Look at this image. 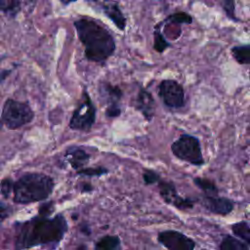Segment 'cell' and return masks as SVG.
<instances>
[{
  "instance_id": "obj_1",
  "label": "cell",
  "mask_w": 250,
  "mask_h": 250,
  "mask_svg": "<svg viewBox=\"0 0 250 250\" xmlns=\"http://www.w3.org/2000/svg\"><path fill=\"white\" fill-rule=\"evenodd\" d=\"M14 229L15 250H25L36 246L56 249L63 239L68 225L62 213L54 217L38 214L32 219L14 224Z\"/></svg>"
},
{
  "instance_id": "obj_2",
  "label": "cell",
  "mask_w": 250,
  "mask_h": 250,
  "mask_svg": "<svg viewBox=\"0 0 250 250\" xmlns=\"http://www.w3.org/2000/svg\"><path fill=\"white\" fill-rule=\"evenodd\" d=\"M74 26L89 61L102 62L114 53L116 45L113 37L96 21L82 18L74 21Z\"/></svg>"
},
{
  "instance_id": "obj_3",
  "label": "cell",
  "mask_w": 250,
  "mask_h": 250,
  "mask_svg": "<svg viewBox=\"0 0 250 250\" xmlns=\"http://www.w3.org/2000/svg\"><path fill=\"white\" fill-rule=\"evenodd\" d=\"M54 188V179L49 175L38 172L25 173L14 183L13 201L17 204L44 201L52 194Z\"/></svg>"
},
{
  "instance_id": "obj_4",
  "label": "cell",
  "mask_w": 250,
  "mask_h": 250,
  "mask_svg": "<svg viewBox=\"0 0 250 250\" xmlns=\"http://www.w3.org/2000/svg\"><path fill=\"white\" fill-rule=\"evenodd\" d=\"M1 118L8 129L15 130L30 123L34 118V112L26 103L7 99L3 104Z\"/></svg>"
},
{
  "instance_id": "obj_5",
  "label": "cell",
  "mask_w": 250,
  "mask_h": 250,
  "mask_svg": "<svg viewBox=\"0 0 250 250\" xmlns=\"http://www.w3.org/2000/svg\"><path fill=\"white\" fill-rule=\"evenodd\" d=\"M172 153L180 160L195 166L204 164L199 140L191 135H182L171 145Z\"/></svg>"
},
{
  "instance_id": "obj_6",
  "label": "cell",
  "mask_w": 250,
  "mask_h": 250,
  "mask_svg": "<svg viewBox=\"0 0 250 250\" xmlns=\"http://www.w3.org/2000/svg\"><path fill=\"white\" fill-rule=\"evenodd\" d=\"M96 120V107L86 90L83 91L82 100L74 110L68 126L72 130L88 132Z\"/></svg>"
},
{
  "instance_id": "obj_7",
  "label": "cell",
  "mask_w": 250,
  "mask_h": 250,
  "mask_svg": "<svg viewBox=\"0 0 250 250\" xmlns=\"http://www.w3.org/2000/svg\"><path fill=\"white\" fill-rule=\"evenodd\" d=\"M158 95L164 104L171 108H179L185 104L183 86L175 80L166 79L158 86Z\"/></svg>"
},
{
  "instance_id": "obj_8",
  "label": "cell",
  "mask_w": 250,
  "mask_h": 250,
  "mask_svg": "<svg viewBox=\"0 0 250 250\" xmlns=\"http://www.w3.org/2000/svg\"><path fill=\"white\" fill-rule=\"evenodd\" d=\"M157 241L167 250H194L195 241L185 233L166 229L158 232Z\"/></svg>"
},
{
  "instance_id": "obj_9",
  "label": "cell",
  "mask_w": 250,
  "mask_h": 250,
  "mask_svg": "<svg viewBox=\"0 0 250 250\" xmlns=\"http://www.w3.org/2000/svg\"><path fill=\"white\" fill-rule=\"evenodd\" d=\"M99 93L103 101L107 104L105 110L106 117H117L121 113L120 100L122 97V91L118 86L111 85L107 82H101L99 85Z\"/></svg>"
},
{
  "instance_id": "obj_10",
  "label": "cell",
  "mask_w": 250,
  "mask_h": 250,
  "mask_svg": "<svg viewBox=\"0 0 250 250\" xmlns=\"http://www.w3.org/2000/svg\"><path fill=\"white\" fill-rule=\"evenodd\" d=\"M158 190L161 198L167 204H171L177 209L188 210L194 205V200L188 197H182L178 194L173 182L160 180L158 183Z\"/></svg>"
},
{
  "instance_id": "obj_11",
  "label": "cell",
  "mask_w": 250,
  "mask_h": 250,
  "mask_svg": "<svg viewBox=\"0 0 250 250\" xmlns=\"http://www.w3.org/2000/svg\"><path fill=\"white\" fill-rule=\"evenodd\" d=\"M94 2L96 5L100 6L103 10V13L109 18L112 22L120 29L124 30L126 26V19L121 13V10L118 6L117 0H89Z\"/></svg>"
},
{
  "instance_id": "obj_12",
  "label": "cell",
  "mask_w": 250,
  "mask_h": 250,
  "mask_svg": "<svg viewBox=\"0 0 250 250\" xmlns=\"http://www.w3.org/2000/svg\"><path fill=\"white\" fill-rule=\"evenodd\" d=\"M202 205L208 211L217 215H228L233 209V202L226 197L204 195Z\"/></svg>"
},
{
  "instance_id": "obj_13",
  "label": "cell",
  "mask_w": 250,
  "mask_h": 250,
  "mask_svg": "<svg viewBox=\"0 0 250 250\" xmlns=\"http://www.w3.org/2000/svg\"><path fill=\"white\" fill-rule=\"evenodd\" d=\"M136 107L147 121H150L155 113V102L152 95L146 90L141 89L136 100Z\"/></svg>"
},
{
  "instance_id": "obj_14",
  "label": "cell",
  "mask_w": 250,
  "mask_h": 250,
  "mask_svg": "<svg viewBox=\"0 0 250 250\" xmlns=\"http://www.w3.org/2000/svg\"><path fill=\"white\" fill-rule=\"evenodd\" d=\"M64 158L70 164L71 168L78 171L82 169L85 165L88 164L90 160V154L87 153L84 149L78 146H71L67 148Z\"/></svg>"
},
{
  "instance_id": "obj_15",
  "label": "cell",
  "mask_w": 250,
  "mask_h": 250,
  "mask_svg": "<svg viewBox=\"0 0 250 250\" xmlns=\"http://www.w3.org/2000/svg\"><path fill=\"white\" fill-rule=\"evenodd\" d=\"M94 250H121V240L118 235H104L99 238Z\"/></svg>"
},
{
  "instance_id": "obj_16",
  "label": "cell",
  "mask_w": 250,
  "mask_h": 250,
  "mask_svg": "<svg viewBox=\"0 0 250 250\" xmlns=\"http://www.w3.org/2000/svg\"><path fill=\"white\" fill-rule=\"evenodd\" d=\"M219 250H249L247 243L231 235H225L222 239Z\"/></svg>"
},
{
  "instance_id": "obj_17",
  "label": "cell",
  "mask_w": 250,
  "mask_h": 250,
  "mask_svg": "<svg viewBox=\"0 0 250 250\" xmlns=\"http://www.w3.org/2000/svg\"><path fill=\"white\" fill-rule=\"evenodd\" d=\"M193 184L204 192V195H207V196L218 195V188L216 185L209 179L196 177L193 179Z\"/></svg>"
},
{
  "instance_id": "obj_18",
  "label": "cell",
  "mask_w": 250,
  "mask_h": 250,
  "mask_svg": "<svg viewBox=\"0 0 250 250\" xmlns=\"http://www.w3.org/2000/svg\"><path fill=\"white\" fill-rule=\"evenodd\" d=\"M230 52L239 64H250V45L235 46L231 48Z\"/></svg>"
},
{
  "instance_id": "obj_19",
  "label": "cell",
  "mask_w": 250,
  "mask_h": 250,
  "mask_svg": "<svg viewBox=\"0 0 250 250\" xmlns=\"http://www.w3.org/2000/svg\"><path fill=\"white\" fill-rule=\"evenodd\" d=\"M232 232L244 240L250 246V225L246 222H238L231 226Z\"/></svg>"
},
{
  "instance_id": "obj_20",
  "label": "cell",
  "mask_w": 250,
  "mask_h": 250,
  "mask_svg": "<svg viewBox=\"0 0 250 250\" xmlns=\"http://www.w3.org/2000/svg\"><path fill=\"white\" fill-rule=\"evenodd\" d=\"M21 0H0V10L7 16L15 17L21 8Z\"/></svg>"
},
{
  "instance_id": "obj_21",
  "label": "cell",
  "mask_w": 250,
  "mask_h": 250,
  "mask_svg": "<svg viewBox=\"0 0 250 250\" xmlns=\"http://www.w3.org/2000/svg\"><path fill=\"white\" fill-rule=\"evenodd\" d=\"M77 175L80 176H87V177H98L102 175H105L108 173V170L105 167H89V168H82L78 170Z\"/></svg>"
},
{
  "instance_id": "obj_22",
  "label": "cell",
  "mask_w": 250,
  "mask_h": 250,
  "mask_svg": "<svg viewBox=\"0 0 250 250\" xmlns=\"http://www.w3.org/2000/svg\"><path fill=\"white\" fill-rule=\"evenodd\" d=\"M165 21H169V22H172V23H177V24L191 23L192 22V18L185 12H178V13H175V14L171 15L170 17H168Z\"/></svg>"
},
{
  "instance_id": "obj_23",
  "label": "cell",
  "mask_w": 250,
  "mask_h": 250,
  "mask_svg": "<svg viewBox=\"0 0 250 250\" xmlns=\"http://www.w3.org/2000/svg\"><path fill=\"white\" fill-rule=\"evenodd\" d=\"M168 47H170V44L165 40V38L163 37V35L159 31V28L157 26H155V29H154V49L157 52L161 53Z\"/></svg>"
},
{
  "instance_id": "obj_24",
  "label": "cell",
  "mask_w": 250,
  "mask_h": 250,
  "mask_svg": "<svg viewBox=\"0 0 250 250\" xmlns=\"http://www.w3.org/2000/svg\"><path fill=\"white\" fill-rule=\"evenodd\" d=\"M143 180H144L145 185L150 186V185H153L156 183L158 184L161 179H160V175L157 172L150 170V169H146L143 173Z\"/></svg>"
},
{
  "instance_id": "obj_25",
  "label": "cell",
  "mask_w": 250,
  "mask_h": 250,
  "mask_svg": "<svg viewBox=\"0 0 250 250\" xmlns=\"http://www.w3.org/2000/svg\"><path fill=\"white\" fill-rule=\"evenodd\" d=\"M223 8L229 19L233 21H237L238 19L235 16V2L234 0H223Z\"/></svg>"
},
{
  "instance_id": "obj_26",
  "label": "cell",
  "mask_w": 250,
  "mask_h": 250,
  "mask_svg": "<svg viewBox=\"0 0 250 250\" xmlns=\"http://www.w3.org/2000/svg\"><path fill=\"white\" fill-rule=\"evenodd\" d=\"M14 183L11 178H4L1 181V194L4 198H8L13 192Z\"/></svg>"
},
{
  "instance_id": "obj_27",
  "label": "cell",
  "mask_w": 250,
  "mask_h": 250,
  "mask_svg": "<svg viewBox=\"0 0 250 250\" xmlns=\"http://www.w3.org/2000/svg\"><path fill=\"white\" fill-rule=\"evenodd\" d=\"M9 207L5 205L4 202H0V218H1V222H4L5 219L10 215L9 212Z\"/></svg>"
},
{
  "instance_id": "obj_28",
  "label": "cell",
  "mask_w": 250,
  "mask_h": 250,
  "mask_svg": "<svg viewBox=\"0 0 250 250\" xmlns=\"http://www.w3.org/2000/svg\"><path fill=\"white\" fill-rule=\"evenodd\" d=\"M36 1L37 0H25V3L27 4V5H35V3H36Z\"/></svg>"
},
{
  "instance_id": "obj_29",
  "label": "cell",
  "mask_w": 250,
  "mask_h": 250,
  "mask_svg": "<svg viewBox=\"0 0 250 250\" xmlns=\"http://www.w3.org/2000/svg\"><path fill=\"white\" fill-rule=\"evenodd\" d=\"M62 2H63L65 5L66 4H68V3H70V2H73V1H75V0H61Z\"/></svg>"
}]
</instances>
